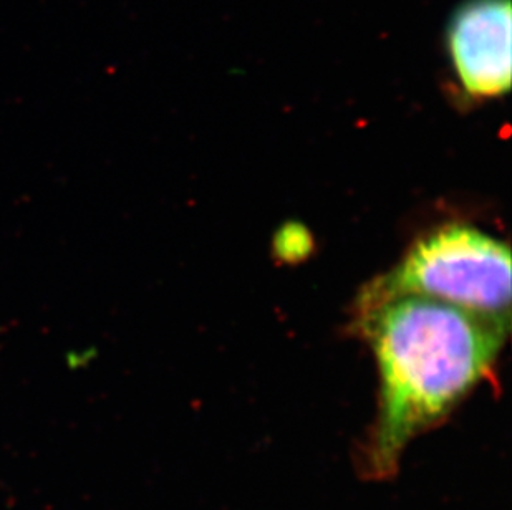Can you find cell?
Wrapping results in <instances>:
<instances>
[{"instance_id":"obj_1","label":"cell","mask_w":512,"mask_h":510,"mask_svg":"<svg viewBox=\"0 0 512 510\" xmlns=\"http://www.w3.org/2000/svg\"><path fill=\"white\" fill-rule=\"evenodd\" d=\"M357 312L380 375L377 418L360 467L368 479L385 481L397 474L411 441L486 378L509 328L423 297H395Z\"/></svg>"},{"instance_id":"obj_2","label":"cell","mask_w":512,"mask_h":510,"mask_svg":"<svg viewBox=\"0 0 512 510\" xmlns=\"http://www.w3.org/2000/svg\"><path fill=\"white\" fill-rule=\"evenodd\" d=\"M423 297L511 325V252L476 227H441L410 247L388 274L368 285L358 307Z\"/></svg>"},{"instance_id":"obj_3","label":"cell","mask_w":512,"mask_h":510,"mask_svg":"<svg viewBox=\"0 0 512 510\" xmlns=\"http://www.w3.org/2000/svg\"><path fill=\"white\" fill-rule=\"evenodd\" d=\"M446 55L463 97L506 95L512 75L511 0H466L451 14Z\"/></svg>"}]
</instances>
